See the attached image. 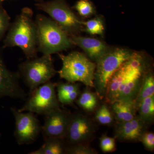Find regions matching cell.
I'll return each instance as SVG.
<instances>
[{
	"label": "cell",
	"mask_w": 154,
	"mask_h": 154,
	"mask_svg": "<svg viewBox=\"0 0 154 154\" xmlns=\"http://www.w3.org/2000/svg\"><path fill=\"white\" fill-rule=\"evenodd\" d=\"M33 15L30 8L22 9L11 24L3 43L4 48H20L28 60L37 57L38 52L37 29Z\"/></svg>",
	"instance_id": "6da1fadb"
},
{
	"label": "cell",
	"mask_w": 154,
	"mask_h": 154,
	"mask_svg": "<svg viewBox=\"0 0 154 154\" xmlns=\"http://www.w3.org/2000/svg\"><path fill=\"white\" fill-rule=\"evenodd\" d=\"M35 22L38 51L45 55H51L72 48L74 45L68 34L50 17L37 14Z\"/></svg>",
	"instance_id": "7a4b0ae2"
},
{
	"label": "cell",
	"mask_w": 154,
	"mask_h": 154,
	"mask_svg": "<svg viewBox=\"0 0 154 154\" xmlns=\"http://www.w3.org/2000/svg\"><path fill=\"white\" fill-rule=\"evenodd\" d=\"M58 55L63 64L57 72L61 78L69 82H80L88 88H94L96 63L79 51H73L67 55L58 53Z\"/></svg>",
	"instance_id": "3957f363"
},
{
	"label": "cell",
	"mask_w": 154,
	"mask_h": 154,
	"mask_svg": "<svg viewBox=\"0 0 154 154\" xmlns=\"http://www.w3.org/2000/svg\"><path fill=\"white\" fill-rule=\"evenodd\" d=\"M134 51L123 48H109L96 63L94 88L100 99L105 98L109 80Z\"/></svg>",
	"instance_id": "277c9868"
},
{
	"label": "cell",
	"mask_w": 154,
	"mask_h": 154,
	"mask_svg": "<svg viewBox=\"0 0 154 154\" xmlns=\"http://www.w3.org/2000/svg\"><path fill=\"white\" fill-rule=\"evenodd\" d=\"M18 72L30 89V93L50 81L57 72L54 69L51 55L45 54L22 63L19 65Z\"/></svg>",
	"instance_id": "5b68a950"
},
{
	"label": "cell",
	"mask_w": 154,
	"mask_h": 154,
	"mask_svg": "<svg viewBox=\"0 0 154 154\" xmlns=\"http://www.w3.org/2000/svg\"><path fill=\"white\" fill-rule=\"evenodd\" d=\"M38 10L45 12L69 36L77 35L83 28L82 21L75 15L65 0L40 1L35 4Z\"/></svg>",
	"instance_id": "8992f818"
},
{
	"label": "cell",
	"mask_w": 154,
	"mask_h": 154,
	"mask_svg": "<svg viewBox=\"0 0 154 154\" xmlns=\"http://www.w3.org/2000/svg\"><path fill=\"white\" fill-rule=\"evenodd\" d=\"M56 84L48 81L30 93V97L18 110L45 115L60 107L55 91Z\"/></svg>",
	"instance_id": "52a82bcc"
},
{
	"label": "cell",
	"mask_w": 154,
	"mask_h": 154,
	"mask_svg": "<svg viewBox=\"0 0 154 154\" xmlns=\"http://www.w3.org/2000/svg\"><path fill=\"white\" fill-rule=\"evenodd\" d=\"M11 112L15 119L14 136L19 145L33 143L38 138L42 126L36 116L31 112L24 113L14 107Z\"/></svg>",
	"instance_id": "ba28073f"
},
{
	"label": "cell",
	"mask_w": 154,
	"mask_h": 154,
	"mask_svg": "<svg viewBox=\"0 0 154 154\" xmlns=\"http://www.w3.org/2000/svg\"><path fill=\"white\" fill-rule=\"evenodd\" d=\"M96 125L86 116L80 113L72 114L65 139L69 145L88 143L94 137Z\"/></svg>",
	"instance_id": "9c48e42d"
},
{
	"label": "cell",
	"mask_w": 154,
	"mask_h": 154,
	"mask_svg": "<svg viewBox=\"0 0 154 154\" xmlns=\"http://www.w3.org/2000/svg\"><path fill=\"white\" fill-rule=\"evenodd\" d=\"M45 116L44 124L42 126L41 131L45 139L57 137L65 140L72 114L59 107Z\"/></svg>",
	"instance_id": "30bf717a"
},
{
	"label": "cell",
	"mask_w": 154,
	"mask_h": 154,
	"mask_svg": "<svg viewBox=\"0 0 154 154\" xmlns=\"http://www.w3.org/2000/svg\"><path fill=\"white\" fill-rule=\"evenodd\" d=\"M19 72L7 68L0 51V99L5 97L25 99L27 94L20 86Z\"/></svg>",
	"instance_id": "8fae6325"
},
{
	"label": "cell",
	"mask_w": 154,
	"mask_h": 154,
	"mask_svg": "<svg viewBox=\"0 0 154 154\" xmlns=\"http://www.w3.org/2000/svg\"><path fill=\"white\" fill-rule=\"evenodd\" d=\"M149 127L137 115L129 121L116 122L113 137L122 142H139L141 136L148 130Z\"/></svg>",
	"instance_id": "7c38bea8"
},
{
	"label": "cell",
	"mask_w": 154,
	"mask_h": 154,
	"mask_svg": "<svg viewBox=\"0 0 154 154\" xmlns=\"http://www.w3.org/2000/svg\"><path fill=\"white\" fill-rule=\"evenodd\" d=\"M70 37L74 45L82 48L88 57L95 63L110 48L105 42L97 38L78 35Z\"/></svg>",
	"instance_id": "4fadbf2b"
},
{
	"label": "cell",
	"mask_w": 154,
	"mask_h": 154,
	"mask_svg": "<svg viewBox=\"0 0 154 154\" xmlns=\"http://www.w3.org/2000/svg\"><path fill=\"white\" fill-rule=\"evenodd\" d=\"M110 105L116 122L129 121L137 116V110L133 101L116 100Z\"/></svg>",
	"instance_id": "5bb4252c"
},
{
	"label": "cell",
	"mask_w": 154,
	"mask_h": 154,
	"mask_svg": "<svg viewBox=\"0 0 154 154\" xmlns=\"http://www.w3.org/2000/svg\"><path fill=\"white\" fill-rule=\"evenodd\" d=\"M56 87L58 100L63 105H72L81 94L79 85L76 82L58 83Z\"/></svg>",
	"instance_id": "9a60e30c"
},
{
	"label": "cell",
	"mask_w": 154,
	"mask_h": 154,
	"mask_svg": "<svg viewBox=\"0 0 154 154\" xmlns=\"http://www.w3.org/2000/svg\"><path fill=\"white\" fill-rule=\"evenodd\" d=\"M144 76L134 77L125 75L126 79L122 85L123 89L116 100L134 102L141 87Z\"/></svg>",
	"instance_id": "2e32d148"
},
{
	"label": "cell",
	"mask_w": 154,
	"mask_h": 154,
	"mask_svg": "<svg viewBox=\"0 0 154 154\" xmlns=\"http://www.w3.org/2000/svg\"><path fill=\"white\" fill-rule=\"evenodd\" d=\"M125 79L126 77L120 67L112 75L107 84L105 99L108 103L111 104L117 100L119 88Z\"/></svg>",
	"instance_id": "e0dca14e"
},
{
	"label": "cell",
	"mask_w": 154,
	"mask_h": 154,
	"mask_svg": "<svg viewBox=\"0 0 154 154\" xmlns=\"http://www.w3.org/2000/svg\"><path fill=\"white\" fill-rule=\"evenodd\" d=\"M63 139L48 137L45 139V143L40 148L29 153V154H65L66 146Z\"/></svg>",
	"instance_id": "ac0fdd59"
},
{
	"label": "cell",
	"mask_w": 154,
	"mask_h": 154,
	"mask_svg": "<svg viewBox=\"0 0 154 154\" xmlns=\"http://www.w3.org/2000/svg\"><path fill=\"white\" fill-rule=\"evenodd\" d=\"M99 96L97 93H94L87 88L76 100L77 105L88 113H92L96 111L99 105Z\"/></svg>",
	"instance_id": "d6986e66"
},
{
	"label": "cell",
	"mask_w": 154,
	"mask_h": 154,
	"mask_svg": "<svg viewBox=\"0 0 154 154\" xmlns=\"http://www.w3.org/2000/svg\"><path fill=\"white\" fill-rule=\"evenodd\" d=\"M153 95H154V76L153 72L151 69L145 75L141 87L135 100L137 110L144 99Z\"/></svg>",
	"instance_id": "ffe728a7"
},
{
	"label": "cell",
	"mask_w": 154,
	"mask_h": 154,
	"mask_svg": "<svg viewBox=\"0 0 154 154\" xmlns=\"http://www.w3.org/2000/svg\"><path fill=\"white\" fill-rule=\"evenodd\" d=\"M137 116L149 125L153 123L154 121V95L144 99L137 108Z\"/></svg>",
	"instance_id": "44dd1931"
},
{
	"label": "cell",
	"mask_w": 154,
	"mask_h": 154,
	"mask_svg": "<svg viewBox=\"0 0 154 154\" xmlns=\"http://www.w3.org/2000/svg\"><path fill=\"white\" fill-rule=\"evenodd\" d=\"M96 111L95 119L99 124L107 126L114 124L115 120L113 112L106 104L99 105Z\"/></svg>",
	"instance_id": "7402d4cb"
},
{
	"label": "cell",
	"mask_w": 154,
	"mask_h": 154,
	"mask_svg": "<svg viewBox=\"0 0 154 154\" xmlns=\"http://www.w3.org/2000/svg\"><path fill=\"white\" fill-rule=\"evenodd\" d=\"M83 26H85V30L91 35H102L104 32V23L101 18L97 17L86 22L82 21Z\"/></svg>",
	"instance_id": "603a6c76"
},
{
	"label": "cell",
	"mask_w": 154,
	"mask_h": 154,
	"mask_svg": "<svg viewBox=\"0 0 154 154\" xmlns=\"http://www.w3.org/2000/svg\"><path fill=\"white\" fill-rule=\"evenodd\" d=\"M74 8L80 16L88 17L95 13L94 5L90 0H79L75 4Z\"/></svg>",
	"instance_id": "cb8c5ba5"
},
{
	"label": "cell",
	"mask_w": 154,
	"mask_h": 154,
	"mask_svg": "<svg viewBox=\"0 0 154 154\" xmlns=\"http://www.w3.org/2000/svg\"><path fill=\"white\" fill-rule=\"evenodd\" d=\"M98 152L88 143L77 144L66 146L65 154H96Z\"/></svg>",
	"instance_id": "d4e9b609"
},
{
	"label": "cell",
	"mask_w": 154,
	"mask_h": 154,
	"mask_svg": "<svg viewBox=\"0 0 154 154\" xmlns=\"http://www.w3.org/2000/svg\"><path fill=\"white\" fill-rule=\"evenodd\" d=\"M11 17L0 4V41L4 38L11 25Z\"/></svg>",
	"instance_id": "484cf974"
},
{
	"label": "cell",
	"mask_w": 154,
	"mask_h": 154,
	"mask_svg": "<svg viewBox=\"0 0 154 154\" xmlns=\"http://www.w3.org/2000/svg\"><path fill=\"white\" fill-rule=\"evenodd\" d=\"M99 142L100 148L104 152H112L115 151L116 149V139L114 137H110L106 134L102 135L99 138Z\"/></svg>",
	"instance_id": "4316f807"
},
{
	"label": "cell",
	"mask_w": 154,
	"mask_h": 154,
	"mask_svg": "<svg viewBox=\"0 0 154 154\" xmlns=\"http://www.w3.org/2000/svg\"><path fill=\"white\" fill-rule=\"evenodd\" d=\"M139 142L143 145L146 149L149 151L153 152L154 150V134L153 133L148 131L144 133L141 137Z\"/></svg>",
	"instance_id": "83f0119b"
},
{
	"label": "cell",
	"mask_w": 154,
	"mask_h": 154,
	"mask_svg": "<svg viewBox=\"0 0 154 154\" xmlns=\"http://www.w3.org/2000/svg\"><path fill=\"white\" fill-rule=\"evenodd\" d=\"M5 1H6V0H0V4H2V3Z\"/></svg>",
	"instance_id": "f1b7e54d"
},
{
	"label": "cell",
	"mask_w": 154,
	"mask_h": 154,
	"mask_svg": "<svg viewBox=\"0 0 154 154\" xmlns=\"http://www.w3.org/2000/svg\"><path fill=\"white\" fill-rule=\"evenodd\" d=\"M1 136H2V135H1V132H0V145H1Z\"/></svg>",
	"instance_id": "f546056e"
},
{
	"label": "cell",
	"mask_w": 154,
	"mask_h": 154,
	"mask_svg": "<svg viewBox=\"0 0 154 154\" xmlns=\"http://www.w3.org/2000/svg\"><path fill=\"white\" fill-rule=\"evenodd\" d=\"M36 1H39V2H40V1H41V0H36Z\"/></svg>",
	"instance_id": "4dcf8cb0"
}]
</instances>
